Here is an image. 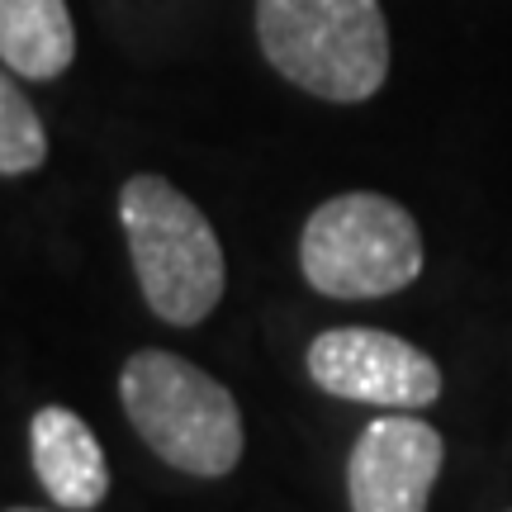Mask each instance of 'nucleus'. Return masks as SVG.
Returning a JSON list of instances; mask_svg holds the SVG:
<instances>
[{
    "label": "nucleus",
    "instance_id": "nucleus-6",
    "mask_svg": "<svg viewBox=\"0 0 512 512\" xmlns=\"http://www.w3.org/2000/svg\"><path fill=\"white\" fill-rule=\"evenodd\" d=\"M446 465V441L418 413H380L347 456L351 512H427Z\"/></svg>",
    "mask_w": 512,
    "mask_h": 512
},
{
    "label": "nucleus",
    "instance_id": "nucleus-4",
    "mask_svg": "<svg viewBox=\"0 0 512 512\" xmlns=\"http://www.w3.org/2000/svg\"><path fill=\"white\" fill-rule=\"evenodd\" d=\"M427 266L418 219L389 195L347 190L304 219L299 271L323 299H384L408 290Z\"/></svg>",
    "mask_w": 512,
    "mask_h": 512
},
{
    "label": "nucleus",
    "instance_id": "nucleus-8",
    "mask_svg": "<svg viewBox=\"0 0 512 512\" xmlns=\"http://www.w3.org/2000/svg\"><path fill=\"white\" fill-rule=\"evenodd\" d=\"M0 62L19 81H57L76 62L67 0H0Z\"/></svg>",
    "mask_w": 512,
    "mask_h": 512
},
{
    "label": "nucleus",
    "instance_id": "nucleus-2",
    "mask_svg": "<svg viewBox=\"0 0 512 512\" xmlns=\"http://www.w3.org/2000/svg\"><path fill=\"white\" fill-rule=\"evenodd\" d=\"M119 219L147 309L171 328H200L228 285V261L204 209L166 176L143 171L119 190Z\"/></svg>",
    "mask_w": 512,
    "mask_h": 512
},
{
    "label": "nucleus",
    "instance_id": "nucleus-3",
    "mask_svg": "<svg viewBox=\"0 0 512 512\" xmlns=\"http://www.w3.org/2000/svg\"><path fill=\"white\" fill-rule=\"evenodd\" d=\"M261 57L328 105H361L389 81V19L380 0H256Z\"/></svg>",
    "mask_w": 512,
    "mask_h": 512
},
{
    "label": "nucleus",
    "instance_id": "nucleus-9",
    "mask_svg": "<svg viewBox=\"0 0 512 512\" xmlns=\"http://www.w3.org/2000/svg\"><path fill=\"white\" fill-rule=\"evenodd\" d=\"M48 162V128L29 105V95L19 91V76H0V176L19 181Z\"/></svg>",
    "mask_w": 512,
    "mask_h": 512
},
{
    "label": "nucleus",
    "instance_id": "nucleus-1",
    "mask_svg": "<svg viewBox=\"0 0 512 512\" xmlns=\"http://www.w3.org/2000/svg\"><path fill=\"white\" fill-rule=\"evenodd\" d=\"M119 403L157 460L190 479L238 470L247 432L233 389L176 351L143 347L119 370Z\"/></svg>",
    "mask_w": 512,
    "mask_h": 512
},
{
    "label": "nucleus",
    "instance_id": "nucleus-5",
    "mask_svg": "<svg viewBox=\"0 0 512 512\" xmlns=\"http://www.w3.org/2000/svg\"><path fill=\"white\" fill-rule=\"evenodd\" d=\"M309 380L347 403L418 413L441 399V366L384 328H328L309 342Z\"/></svg>",
    "mask_w": 512,
    "mask_h": 512
},
{
    "label": "nucleus",
    "instance_id": "nucleus-10",
    "mask_svg": "<svg viewBox=\"0 0 512 512\" xmlns=\"http://www.w3.org/2000/svg\"><path fill=\"white\" fill-rule=\"evenodd\" d=\"M5 512H48V508H5Z\"/></svg>",
    "mask_w": 512,
    "mask_h": 512
},
{
    "label": "nucleus",
    "instance_id": "nucleus-7",
    "mask_svg": "<svg viewBox=\"0 0 512 512\" xmlns=\"http://www.w3.org/2000/svg\"><path fill=\"white\" fill-rule=\"evenodd\" d=\"M29 460L43 494L62 512H95L110 498L105 446L95 441L91 422L76 408H62V403L38 408L29 418Z\"/></svg>",
    "mask_w": 512,
    "mask_h": 512
}]
</instances>
